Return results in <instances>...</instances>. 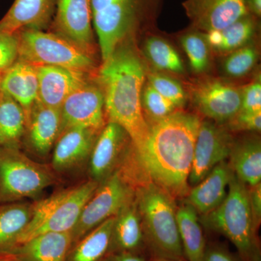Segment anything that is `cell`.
Segmentation results:
<instances>
[{
    "mask_svg": "<svg viewBox=\"0 0 261 261\" xmlns=\"http://www.w3.org/2000/svg\"><path fill=\"white\" fill-rule=\"evenodd\" d=\"M18 58L17 34L0 32V72L4 73Z\"/></svg>",
    "mask_w": 261,
    "mask_h": 261,
    "instance_id": "35",
    "label": "cell"
},
{
    "mask_svg": "<svg viewBox=\"0 0 261 261\" xmlns=\"http://www.w3.org/2000/svg\"><path fill=\"white\" fill-rule=\"evenodd\" d=\"M101 130L74 126L62 132L51 161L54 171H65L80 166L90 157Z\"/></svg>",
    "mask_w": 261,
    "mask_h": 261,
    "instance_id": "17",
    "label": "cell"
},
{
    "mask_svg": "<svg viewBox=\"0 0 261 261\" xmlns=\"http://www.w3.org/2000/svg\"><path fill=\"white\" fill-rule=\"evenodd\" d=\"M247 187L252 223L255 230L257 231L261 222V183Z\"/></svg>",
    "mask_w": 261,
    "mask_h": 261,
    "instance_id": "39",
    "label": "cell"
},
{
    "mask_svg": "<svg viewBox=\"0 0 261 261\" xmlns=\"http://www.w3.org/2000/svg\"><path fill=\"white\" fill-rule=\"evenodd\" d=\"M53 171L29 159L18 147H0V204L39 195L56 183Z\"/></svg>",
    "mask_w": 261,
    "mask_h": 261,
    "instance_id": "8",
    "label": "cell"
},
{
    "mask_svg": "<svg viewBox=\"0 0 261 261\" xmlns=\"http://www.w3.org/2000/svg\"><path fill=\"white\" fill-rule=\"evenodd\" d=\"M163 0H91L102 61L141 27L153 23Z\"/></svg>",
    "mask_w": 261,
    "mask_h": 261,
    "instance_id": "5",
    "label": "cell"
},
{
    "mask_svg": "<svg viewBox=\"0 0 261 261\" xmlns=\"http://www.w3.org/2000/svg\"><path fill=\"white\" fill-rule=\"evenodd\" d=\"M135 190L119 169L99 184L71 231L73 244L135 200ZM72 244V245H73Z\"/></svg>",
    "mask_w": 261,
    "mask_h": 261,
    "instance_id": "9",
    "label": "cell"
},
{
    "mask_svg": "<svg viewBox=\"0 0 261 261\" xmlns=\"http://www.w3.org/2000/svg\"><path fill=\"white\" fill-rule=\"evenodd\" d=\"M202 261H242L223 243H206Z\"/></svg>",
    "mask_w": 261,
    "mask_h": 261,
    "instance_id": "38",
    "label": "cell"
},
{
    "mask_svg": "<svg viewBox=\"0 0 261 261\" xmlns=\"http://www.w3.org/2000/svg\"><path fill=\"white\" fill-rule=\"evenodd\" d=\"M132 141L126 130L108 121L98 136L89 157V172L94 181L101 183L112 175L128 154Z\"/></svg>",
    "mask_w": 261,
    "mask_h": 261,
    "instance_id": "14",
    "label": "cell"
},
{
    "mask_svg": "<svg viewBox=\"0 0 261 261\" xmlns=\"http://www.w3.org/2000/svg\"><path fill=\"white\" fill-rule=\"evenodd\" d=\"M257 29L258 18L248 13L226 28L203 34L211 50L228 54L250 44Z\"/></svg>",
    "mask_w": 261,
    "mask_h": 261,
    "instance_id": "25",
    "label": "cell"
},
{
    "mask_svg": "<svg viewBox=\"0 0 261 261\" xmlns=\"http://www.w3.org/2000/svg\"><path fill=\"white\" fill-rule=\"evenodd\" d=\"M226 123V128L229 132L257 133L261 130V112L250 113L240 111Z\"/></svg>",
    "mask_w": 261,
    "mask_h": 261,
    "instance_id": "36",
    "label": "cell"
},
{
    "mask_svg": "<svg viewBox=\"0 0 261 261\" xmlns=\"http://www.w3.org/2000/svg\"><path fill=\"white\" fill-rule=\"evenodd\" d=\"M58 0H15L0 20V32L14 34L25 29L44 30L51 23Z\"/></svg>",
    "mask_w": 261,
    "mask_h": 261,
    "instance_id": "19",
    "label": "cell"
},
{
    "mask_svg": "<svg viewBox=\"0 0 261 261\" xmlns=\"http://www.w3.org/2000/svg\"><path fill=\"white\" fill-rule=\"evenodd\" d=\"M145 250L152 257L185 261L174 199L152 182L135 190Z\"/></svg>",
    "mask_w": 261,
    "mask_h": 261,
    "instance_id": "3",
    "label": "cell"
},
{
    "mask_svg": "<svg viewBox=\"0 0 261 261\" xmlns=\"http://www.w3.org/2000/svg\"><path fill=\"white\" fill-rule=\"evenodd\" d=\"M61 108L49 107L37 99L27 119L29 145L40 155H45L56 143L61 133Z\"/></svg>",
    "mask_w": 261,
    "mask_h": 261,
    "instance_id": "20",
    "label": "cell"
},
{
    "mask_svg": "<svg viewBox=\"0 0 261 261\" xmlns=\"http://www.w3.org/2000/svg\"><path fill=\"white\" fill-rule=\"evenodd\" d=\"M98 77L108 120L123 127L129 136L132 149L140 150L148 135L149 124L142 106L145 67L135 48L122 42L103 62Z\"/></svg>",
    "mask_w": 261,
    "mask_h": 261,
    "instance_id": "2",
    "label": "cell"
},
{
    "mask_svg": "<svg viewBox=\"0 0 261 261\" xmlns=\"http://www.w3.org/2000/svg\"><path fill=\"white\" fill-rule=\"evenodd\" d=\"M177 222L185 261H202L206 241L200 216L185 201L177 207Z\"/></svg>",
    "mask_w": 261,
    "mask_h": 261,
    "instance_id": "27",
    "label": "cell"
},
{
    "mask_svg": "<svg viewBox=\"0 0 261 261\" xmlns=\"http://www.w3.org/2000/svg\"><path fill=\"white\" fill-rule=\"evenodd\" d=\"M147 261H178L175 260H171V259L161 258V257H151L150 259Z\"/></svg>",
    "mask_w": 261,
    "mask_h": 261,
    "instance_id": "43",
    "label": "cell"
},
{
    "mask_svg": "<svg viewBox=\"0 0 261 261\" xmlns=\"http://www.w3.org/2000/svg\"><path fill=\"white\" fill-rule=\"evenodd\" d=\"M145 250L142 224L135 197L116 216L108 254L143 252Z\"/></svg>",
    "mask_w": 261,
    "mask_h": 261,
    "instance_id": "24",
    "label": "cell"
},
{
    "mask_svg": "<svg viewBox=\"0 0 261 261\" xmlns=\"http://www.w3.org/2000/svg\"><path fill=\"white\" fill-rule=\"evenodd\" d=\"M142 110L149 117V123L163 119L176 111L172 102L163 97L149 83L145 86L142 92Z\"/></svg>",
    "mask_w": 261,
    "mask_h": 261,
    "instance_id": "33",
    "label": "cell"
},
{
    "mask_svg": "<svg viewBox=\"0 0 261 261\" xmlns=\"http://www.w3.org/2000/svg\"><path fill=\"white\" fill-rule=\"evenodd\" d=\"M71 232H49L18 244L11 251L22 261H66Z\"/></svg>",
    "mask_w": 261,
    "mask_h": 261,
    "instance_id": "22",
    "label": "cell"
},
{
    "mask_svg": "<svg viewBox=\"0 0 261 261\" xmlns=\"http://www.w3.org/2000/svg\"><path fill=\"white\" fill-rule=\"evenodd\" d=\"M190 96L195 107L218 124L226 123L241 109V89L219 79L196 80Z\"/></svg>",
    "mask_w": 261,
    "mask_h": 261,
    "instance_id": "10",
    "label": "cell"
},
{
    "mask_svg": "<svg viewBox=\"0 0 261 261\" xmlns=\"http://www.w3.org/2000/svg\"><path fill=\"white\" fill-rule=\"evenodd\" d=\"M0 261H22L12 252H0Z\"/></svg>",
    "mask_w": 261,
    "mask_h": 261,
    "instance_id": "42",
    "label": "cell"
},
{
    "mask_svg": "<svg viewBox=\"0 0 261 261\" xmlns=\"http://www.w3.org/2000/svg\"><path fill=\"white\" fill-rule=\"evenodd\" d=\"M99 184L92 179L82 182L32 204L30 220L17 245L42 233L71 232Z\"/></svg>",
    "mask_w": 261,
    "mask_h": 261,
    "instance_id": "6",
    "label": "cell"
},
{
    "mask_svg": "<svg viewBox=\"0 0 261 261\" xmlns=\"http://www.w3.org/2000/svg\"><path fill=\"white\" fill-rule=\"evenodd\" d=\"M233 174L229 163L222 161L215 166L202 181L190 189L185 198V202L191 205L199 216L209 214L226 198Z\"/></svg>",
    "mask_w": 261,
    "mask_h": 261,
    "instance_id": "18",
    "label": "cell"
},
{
    "mask_svg": "<svg viewBox=\"0 0 261 261\" xmlns=\"http://www.w3.org/2000/svg\"><path fill=\"white\" fill-rule=\"evenodd\" d=\"M229 164L235 176L247 187L261 182V142L257 135H249L233 140Z\"/></svg>",
    "mask_w": 261,
    "mask_h": 261,
    "instance_id": "23",
    "label": "cell"
},
{
    "mask_svg": "<svg viewBox=\"0 0 261 261\" xmlns=\"http://www.w3.org/2000/svg\"><path fill=\"white\" fill-rule=\"evenodd\" d=\"M3 73L0 72V82H1L2 77H3Z\"/></svg>",
    "mask_w": 261,
    "mask_h": 261,
    "instance_id": "44",
    "label": "cell"
},
{
    "mask_svg": "<svg viewBox=\"0 0 261 261\" xmlns=\"http://www.w3.org/2000/svg\"><path fill=\"white\" fill-rule=\"evenodd\" d=\"M242 92V106L240 111L245 112H261V82L260 76L247 84Z\"/></svg>",
    "mask_w": 261,
    "mask_h": 261,
    "instance_id": "37",
    "label": "cell"
},
{
    "mask_svg": "<svg viewBox=\"0 0 261 261\" xmlns=\"http://www.w3.org/2000/svg\"><path fill=\"white\" fill-rule=\"evenodd\" d=\"M257 60L258 51L256 47L249 44L228 53L223 62L222 70L229 78H241L253 69Z\"/></svg>",
    "mask_w": 261,
    "mask_h": 261,
    "instance_id": "32",
    "label": "cell"
},
{
    "mask_svg": "<svg viewBox=\"0 0 261 261\" xmlns=\"http://www.w3.org/2000/svg\"><path fill=\"white\" fill-rule=\"evenodd\" d=\"M116 217L106 220L73 244L66 261H104L109 253Z\"/></svg>",
    "mask_w": 261,
    "mask_h": 261,
    "instance_id": "26",
    "label": "cell"
},
{
    "mask_svg": "<svg viewBox=\"0 0 261 261\" xmlns=\"http://www.w3.org/2000/svg\"><path fill=\"white\" fill-rule=\"evenodd\" d=\"M34 66L39 82L37 100L49 107L61 108L70 94L89 80L88 74L68 68L53 65Z\"/></svg>",
    "mask_w": 261,
    "mask_h": 261,
    "instance_id": "16",
    "label": "cell"
},
{
    "mask_svg": "<svg viewBox=\"0 0 261 261\" xmlns=\"http://www.w3.org/2000/svg\"><path fill=\"white\" fill-rule=\"evenodd\" d=\"M182 6L192 27L202 33L226 28L248 14L245 0H185Z\"/></svg>",
    "mask_w": 261,
    "mask_h": 261,
    "instance_id": "15",
    "label": "cell"
},
{
    "mask_svg": "<svg viewBox=\"0 0 261 261\" xmlns=\"http://www.w3.org/2000/svg\"><path fill=\"white\" fill-rule=\"evenodd\" d=\"M233 140L226 127L211 120L201 121L189 176L190 187L195 186L215 166L228 159Z\"/></svg>",
    "mask_w": 261,
    "mask_h": 261,
    "instance_id": "11",
    "label": "cell"
},
{
    "mask_svg": "<svg viewBox=\"0 0 261 261\" xmlns=\"http://www.w3.org/2000/svg\"><path fill=\"white\" fill-rule=\"evenodd\" d=\"M91 0H58L51 32L94 56L95 53Z\"/></svg>",
    "mask_w": 261,
    "mask_h": 261,
    "instance_id": "13",
    "label": "cell"
},
{
    "mask_svg": "<svg viewBox=\"0 0 261 261\" xmlns=\"http://www.w3.org/2000/svg\"><path fill=\"white\" fill-rule=\"evenodd\" d=\"M245 8L248 13L260 18L261 16V0H245Z\"/></svg>",
    "mask_w": 261,
    "mask_h": 261,
    "instance_id": "41",
    "label": "cell"
},
{
    "mask_svg": "<svg viewBox=\"0 0 261 261\" xmlns=\"http://www.w3.org/2000/svg\"><path fill=\"white\" fill-rule=\"evenodd\" d=\"M200 117L176 111L148 123L149 132L140 150L134 151V161L148 176L149 181L176 199H185L190 190L189 176L199 128Z\"/></svg>",
    "mask_w": 261,
    "mask_h": 261,
    "instance_id": "1",
    "label": "cell"
},
{
    "mask_svg": "<svg viewBox=\"0 0 261 261\" xmlns=\"http://www.w3.org/2000/svg\"><path fill=\"white\" fill-rule=\"evenodd\" d=\"M25 126L23 108L9 94L0 90V147H18Z\"/></svg>",
    "mask_w": 261,
    "mask_h": 261,
    "instance_id": "29",
    "label": "cell"
},
{
    "mask_svg": "<svg viewBox=\"0 0 261 261\" xmlns=\"http://www.w3.org/2000/svg\"><path fill=\"white\" fill-rule=\"evenodd\" d=\"M0 90L6 92L23 108L25 123L33 105L37 101L39 82L34 65L17 60L14 64L3 73Z\"/></svg>",
    "mask_w": 261,
    "mask_h": 261,
    "instance_id": "21",
    "label": "cell"
},
{
    "mask_svg": "<svg viewBox=\"0 0 261 261\" xmlns=\"http://www.w3.org/2000/svg\"><path fill=\"white\" fill-rule=\"evenodd\" d=\"M104 261H147L143 252H113L108 254Z\"/></svg>",
    "mask_w": 261,
    "mask_h": 261,
    "instance_id": "40",
    "label": "cell"
},
{
    "mask_svg": "<svg viewBox=\"0 0 261 261\" xmlns=\"http://www.w3.org/2000/svg\"><path fill=\"white\" fill-rule=\"evenodd\" d=\"M144 53L156 69L170 73H182L185 66L179 54L162 38L149 37L144 46Z\"/></svg>",
    "mask_w": 261,
    "mask_h": 261,
    "instance_id": "30",
    "label": "cell"
},
{
    "mask_svg": "<svg viewBox=\"0 0 261 261\" xmlns=\"http://www.w3.org/2000/svg\"><path fill=\"white\" fill-rule=\"evenodd\" d=\"M202 226L227 238L236 247L242 261H261L260 245L253 226L248 187L233 174L222 203L200 216Z\"/></svg>",
    "mask_w": 261,
    "mask_h": 261,
    "instance_id": "4",
    "label": "cell"
},
{
    "mask_svg": "<svg viewBox=\"0 0 261 261\" xmlns=\"http://www.w3.org/2000/svg\"><path fill=\"white\" fill-rule=\"evenodd\" d=\"M32 204H0V252L14 249L20 233L28 224Z\"/></svg>",
    "mask_w": 261,
    "mask_h": 261,
    "instance_id": "28",
    "label": "cell"
},
{
    "mask_svg": "<svg viewBox=\"0 0 261 261\" xmlns=\"http://www.w3.org/2000/svg\"><path fill=\"white\" fill-rule=\"evenodd\" d=\"M147 78L148 83L163 97L172 102L177 109L185 106L187 93L177 81L157 72L149 73Z\"/></svg>",
    "mask_w": 261,
    "mask_h": 261,
    "instance_id": "34",
    "label": "cell"
},
{
    "mask_svg": "<svg viewBox=\"0 0 261 261\" xmlns=\"http://www.w3.org/2000/svg\"><path fill=\"white\" fill-rule=\"evenodd\" d=\"M181 44L186 53L192 70L202 73L208 70L211 64V48L202 32L194 30L182 35Z\"/></svg>",
    "mask_w": 261,
    "mask_h": 261,
    "instance_id": "31",
    "label": "cell"
},
{
    "mask_svg": "<svg viewBox=\"0 0 261 261\" xmlns=\"http://www.w3.org/2000/svg\"><path fill=\"white\" fill-rule=\"evenodd\" d=\"M61 111V133L67 128L74 126L102 130L106 125L105 97L102 87L89 80L65 99Z\"/></svg>",
    "mask_w": 261,
    "mask_h": 261,
    "instance_id": "12",
    "label": "cell"
},
{
    "mask_svg": "<svg viewBox=\"0 0 261 261\" xmlns=\"http://www.w3.org/2000/svg\"><path fill=\"white\" fill-rule=\"evenodd\" d=\"M18 60L34 65H53L92 75L97 70L94 56L53 32L25 29L16 33Z\"/></svg>",
    "mask_w": 261,
    "mask_h": 261,
    "instance_id": "7",
    "label": "cell"
}]
</instances>
